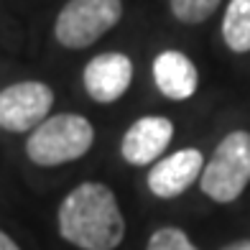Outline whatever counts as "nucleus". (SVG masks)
<instances>
[{"label": "nucleus", "instance_id": "6e6552de", "mask_svg": "<svg viewBox=\"0 0 250 250\" xmlns=\"http://www.w3.org/2000/svg\"><path fill=\"white\" fill-rule=\"evenodd\" d=\"M84 89L95 102H115L125 95L133 79V62L125 54L107 51L84 66Z\"/></svg>", "mask_w": 250, "mask_h": 250}, {"label": "nucleus", "instance_id": "9d476101", "mask_svg": "<svg viewBox=\"0 0 250 250\" xmlns=\"http://www.w3.org/2000/svg\"><path fill=\"white\" fill-rule=\"evenodd\" d=\"M222 39L235 54L250 51V0H230L222 18Z\"/></svg>", "mask_w": 250, "mask_h": 250}, {"label": "nucleus", "instance_id": "f03ea898", "mask_svg": "<svg viewBox=\"0 0 250 250\" xmlns=\"http://www.w3.org/2000/svg\"><path fill=\"white\" fill-rule=\"evenodd\" d=\"M95 141L92 123L74 112L46 118L26 141V153L36 166H59L82 158Z\"/></svg>", "mask_w": 250, "mask_h": 250}, {"label": "nucleus", "instance_id": "39448f33", "mask_svg": "<svg viewBox=\"0 0 250 250\" xmlns=\"http://www.w3.org/2000/svg\"><path fill=\"white\" fill-rule=\"evenodd\" d=\"M54 105V92L43 82H16L0 92V128L8 133L36 130Z\"/></svg>", "mask_w": 250, "mask_h": 250}, {"label": "nucleus", "instance_id": "f8f14e48", "mask_svg": "<svg viewBox=\"0 0 250 250\" xmlns=\"http://www.w3.org/2000/svg\"><path fill=\"white\" fill-rule=\"evenodd\" d=\"M146 250H197L191 245L189 235L179 227H161L156 230L148 240V248Z\"/></svg>", "mask_w": 250, "mask_h": 250}, {"label": "nucleus", "instance_id": "9b49d317", "mask_svg": "<svg viewBox=\"0 0 250 250\" xmlns=\"http://www.w3.org/2000/svg\"><path fill=\"white\" fill-rule=\"evenodd\" d=\"M220 3L222 0H168L171 13L181 23H204L220 8Z\"/></svg>", "mask_w": 250, "mask_h": 250}, {"label": "nucleus", "instance_id": "ddd939ff", "mask_svg": "<svg viewBox=\"0 0 250 250\" xmlns=\"http://www.w3.org/2000/svg\"><path fill=\"white\" fill-rule=\"evenodd\" d=\"M0 250H21L18 245H16V240L10 235H5L3 230H0Z\"/></svg>", "mask_w": 250, "mask_h": 250}, {"label": "nucleus", "instance_id": "1a4fd4ad", "mask_svg": "<svg viewBox=\"0 0 250 250\" xmlns=\"http://www.w3.org/2000/svg\"><path fill=\"white\" fill-rule=\"evenodd\" d=\"M153 79L168 100H189L197 92L199 74L191 59L181 51H164L153 62Z\"/></svg>", "mask_w": 250, "mask_h": 250}, {"label": "nucleus", "instance_id": "0eeeda50", "mask_svg": "<svg viewBox=\"0 0 250 250\" xmlns=\"http://www.w3.org/2000/svg\"><path fill=\"white\" fill-rule=\"evenodd\" d=\"M171 135H174V123L168 118H161V115L141 118L123 135L120 153L130 166L153 164L166 151V146L171 143Z\"/></svg>", "mask_w": 250, "mask_h": 250}, {"label": "nucleus", "instance_id": "7ed1b4c3", "mask_svg": "<svg viewBox=\"0 0 250 250\" xmlns=\"http://www.w3.org/2000/svg\"><path fill=\"white\" fill-rule=\"evenodd\" d=\"M250 184V133L235 130L225 135L214 148L212 158L204 164L199 187L209 199L230 204Z\"/></svg>", "mask_w": 250, "mask_h": 250}, {"label": "nucleus", "instance_id": "20e7f679", "mask_svg": "<svg viewBox=\"0 0 250 250\" xmlns=\"http://www.w3.org/2000/svg\"><path fill=\"white\" fill-rule=\"evenodd\" d=\"M123 0H69L56 16L54 36L66 49H87L120 21Z\"/></svg>", "mask_w": 250, "mask_h": 250}, {"label": "nucleus", "instance_id": "f257e3e1", "mask_svg": "<svg viewBox=\"0 0 250 250\" xmlns=\"http://www.w3.org/2000/svg\"><path fill=\"white\" fill-rule=\"evenodd\" d=\"M59 232L82 250H115L125 237V220L112 189L100 181L72 189L59 207Z\"/></svg>", "mask_w": 250, "mask_h": 250}, {"label": "nucleus", "instance_id": "423d86ee", "mask_svg": "<svg viewBox=\"0 0 250 250\" xmlns=\"http://www.w3.org/2000/svg\"><path fill=\"white\" fill-rule=\"evenodd\" d=\"M204 171V156L197 148H184L161 158L148 171V189L161 199H174L194 184Z\"/></svg>", "mask_w": 250, "mask_h": 250}, {"label": "nucleus", "instance_id": "4468645a", "mask_svg": "<svg viewBox=\"0 0 250 250\" xmlns=\"http://www.w3.org/2000/svg\"><path fill=\"white\" fill-rule=\"evenodd\" d=\"M222 250H250V240H235L230 245H225Z\"/></svg>", "mask_w": 250, "mask_h": 250}]
</instances>
